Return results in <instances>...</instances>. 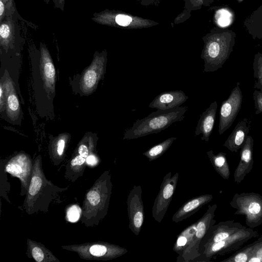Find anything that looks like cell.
<instances>
[{
	"instance_id": "obj_1",
	"label": "cell",
	"mask_w": 262,
	"mask_h": 262,
	"mask_svg": "<svg viewBox=\"0 0 262 262\" xmlns=\"http://www.w3.org/2000/svg\"><path fill=\"white\" fill-rule=\"evenodd\" d=\"M236 34L232 30L215 27L202 37L204 47L201 57L204 61V72L222 68L233 51Z\"/></svg>"
},
{
	"instance_id": "obj_2",
	"label": "cell",
	"mask_w": 262,
	"mask_h": 262,
	"mask_svg": "<svg viewBox=\"0 0 262 262\" xmlns=\"http://www.w3.org/2000/svg\"><path fill=\"white\" fill-rule=\"evenodd\" d=\"M187 107L162 110H157L142 119H138L133 126L126 130L123 139L132 140L165 129L173 123L182 121Z\"/></svg>"
},
{
	"instance_id": "obj_3",
	"label": "cell",
	"mask_w": 262,
	"mask_h": 262,
	"mask_svg": "<svg viewBox=\"0 0 262 262\" xmlns=\"http://www.w3.org/2000/svg\"><path fill=\"white\" fill-rule=\"evenodd\" d=\"M258 233L250 227L244 226L227 238L206 246L194 262H210L215 256L222 255L238 250L247 241L256 237Z\"/></svg>"
},
{
	"instance_id": "obj_4",
	"label": "cell",
	"mask_w": 262,
	"mask_h": 262,
	"mask_svg": "<svg viewBox=\"0 0 262 262\" xmlns=\"http://www.w3.org/2000/svg\"><path fill=\"white\" fill-rule=\"evenodd\" d=\"M234 215L245 216L246 224L254 228L262 224V195L255 192L236 193L229 203Z\"/></svg>"
},
{
	"instance_id": "obj_5",
	"label": "cell",
	"mask_w": 262,
	"mask_h": 262,
	"mask_svg": "<svg viewBox=\"0 0 262 262\" xmlns=\"http://www.w3.org/2000/svg\"><path fill=\"white\" fill-rule=\"evenodd\" d=\"M217 205H209L204 214L196 221L194 234L189 245L178 255L177 262H194L199 256V247L210 228L215 224L214 219Z\"/></svg>"
},
{
	"instance_id": "obj_6",
	"label": "cell",
	"mask_w": 262,
	"mask_h": 262,
	"mask_svg": "<svg viewBox=\"0 0 262 262\" xmlns=\"http://www.w3.org/2000/svg\"><path fill=\"white\" fill-rule=\"evenodd\" d=\"M94 19L100 24L125 29H143L159 24L154 20L124 12L108 10L96 14Z\"/></svg>"
},
{
	"instance_id": "obj_7",
	"label": "cell",
	"mask_w": 262,
	"mask_h": 262,
	"mask_svg": "<svg viewBox=\"0 0 262 262\" xmlns=\"http://www.w3.org/2000/svg\"><path fill=\"white\" fill-rule=\"evenodd\" d=\"M179 177L178 172L171 176V172H168L163 179L152 208V217L158 223H161L165 216L174 193Z\"/></svg>"
},
{
	"instance_id": "obj_8",
	"label": "cell",
	"mask_w": 262,
	"mask_h": 262,
	"mask_svg": "<svg viewBox=\"0 0 262 262\" xmlns=\"http://www.w3.org/2000/svg\"><path fill=\"white\" fill-rule=\"evenodd\" d=\"M242 101L243 94L238 82L228 98L221 105L218 129L220 135L223 134L232 125L241 110Z\"/></svg>"
},
{
	"instance_id": "obj_9",
	"label": "cell",
	"mask_w": 262,
	"mask_h": 262,
	"mask_svg": "<svg viewBox=\"0 0 262 262\" xmlns=\"http://www.w3.org/2000/svg\"><path fill=\"white\" fill-rule=\"evenodd\" d=\"M71 249L78 252L83 258L103 260L116 258L128 252L126 249L118 245L102 242L73 246Z\"/></svg>"
},
{
	"instance_id": "obj_10",
	"label": "cell",
	"mask_w": 262,
	"mask_h": 262,
	"mask_svg": "<svg viewBox=\"0 0 262 262\" xmlns=\"http://www.w3.org/2000/svg\"><path fill=\"white\" fill-rule=\"evenodd\" d=\"M142 190L140 185H134L127 199V210L129 228L136 235L141 230L144 218L142 200Z\"/></svg>"
},
{
	"instance_id": "obj_11",
	"label": "cell",
	"mask_w": 262,
	"mask_h": 262,
	"mask_svg": "<svg viewBox=\"0 0 262 262\" xmlns=\"http://www.w3.org/2000/svg\"><path fill=\"white\" fill-rule=\"evenodd\" d=\"M244 227L240 223L233 220L222 221L212 226L200 244V255L209 245L220 242L230 236ZM199 255V256H200Z\"/></svg>"
},
{
	"instance_id": "obj_12",
	"label": "cell",
	"mask_w": 262,
	"mask_h": 262,
	"mask_svg": "<svg viewBox=\"0 0 262 262\" xmlns=\"http://www.w3.org/2000/svg\"><path fill=\"white\" fill-rule=\"evenodd\" d=\"M253 145L254 140L252 136H248L240 149V160L234 173V180L236 184H239L252 169Z\"/></svg>"
},
{
	"instance_id": "obj_13",
	"label": "cell",
	"mask_w": 262,
	"mask_h": 262,
	"mask_svg": "<svg viewBox=\"0 0 262 262\" xmlns=\"http://www.w3.org/2000/svg\"><path fill=\"white\" fill-rule=\"evenodd\" d=\"M188 97L181 90L164 92L149 103V107L157 110H169L180 107Z\"/></svg>"
},
{
	"instance_id": "obj_14",
	"label": "cell",
	"mask_w": 262,
	"mask_h": 262,
	"mask_svg": "<svg viewBox=\"0 0 262 262\" xmlns=\"http://www.w3.org/2000/svg\"><path fill=\"white\" fill-rule=\"evenodd\" d=\"M213 195L210 194H202L193 198L183 204L173 215V223H179L197 212L204 205L211 202Z\"/></svg>"
},
{
	"instance_id": "obj_15",
	"label": "cell",
	"mask_w": 262,
	"mask_h": 262,
	"mask_svg": "<svg viewBox=\"0 0 262 262\" xmlns=\"http://www.w3.org/2000/svg\"><path fill=\"white\" fill-rule=\"evenodd\" d=\"M217 108V101H214L200 116L195 128V135L202 134V140L207 142L209 140L215 120Z\"/></svg>"
},
{
	"instance_id": "obj_16",
	"label": "cell",
	"mask_w": 262,
	"mask_h": 262,
	"mask_svg": "<svg viewBox=\"0 0 262 262\" xmlns=\"http://www.w3.org/2000/svg\"><path fill=\"white\" fill-rule=\"evenodd\" d=\"M247 119L244 118L239 121L223 145L231 152H236L246 141L249 132Z\"/></svg>"
},
{
	"instance_id": "obj_17",
	"label": "cell",
	"mask_w": 262,
	"mask_h": 262,
	"mask_svg": "<svg viewBox=\"0 0 262 262\" xmlns=\"http://www.w3.org/2000/svg\"><path fill=\"white\" fill-rule=\"evenodd\" d=\"M6 171L14 176L18 177L25 185H27L31 173V164L25 156L15 157L6 166Z\"/></svg>"
},
{
	"instance_id": "obj_18",
	"label": "cell",
	"mask_w": 262,
	"mask_h": 262,
	"mask_svg": "<svg viewBox=\"0 0 262 262\" xmlns=\"http://www.w3.org/2000/svg\"><path fill=\"white\" fill-rule=\"evenodd\" d=\"M207 155L215 171L224 179L228 180L230 177V172L226 154L220 152L215 155L211 150L207 152Z\"/></svg>"
},
{
	"instance_id": "obj_19",
	"label": "cell",
	"mask_w": 262,
	"mask_h": 262,
	"mask_svg": "<svg viewBox=\"0 0 262 262\" xmlns=\"http://www.w3.org/2000/svg\"><path fill=\"white\" fill-rule=\"evenodd\" d=\"M104 62V57L100 58L97 66L93 64L84 73L82 78V83L85 90L92 89L98 81V80L103 73Z\"/></svg>"
},
{
	"instance_id": "obj_20",
	"label": "cell",
	"mask_w": 262,
	"mask_h": 262,
	"mask_svg": "<svg viewBox=\"0 0 262 262\" xmlns=\"http://www.w3.org/2000/svg\"><path fill=\"white\" fill-rule=\"evenodd\" d=\"M196 222L184 229L178 236L173 245V250L178 255L182 253L189 245L195 232Z\"/></svg>"
},
{
	"instance_id": "obj_21",
	"label": "cell",
	"mask_w": 262,
	"mask_h": 262,
	"mask_svg": "<svg viewBox=\"0 0 262 262\" xmlns=\"http://www.w3.org/2000/svg\"><path fill=\"white\" fill-rule=\"evenodd\" d=\"M214 0H184L185 5L184 10L174 19L177 24L183 22L190 16V12L201 9L202 6H209Z\"/></svg>"
},
{
	"instance_id": "obj_22",
	"label": "cell",
	"mask_w": 262,
	"mask_h": 262,
	"mask_svg": "<svg viewBox=\"0 0 262 262\" xmlns=\"http://www.w3.org/2000/svg\"><path fill=\"white\" fill-rule=\"evenodd\" d=\"M177 139L172 137L167 139L162 142L151 147L147 151L143 153L149 161L156 160L163 155L170 147L173 142Z\"/></svg>"
},
{
	"instance_id": "obj_23",
	"label": "cell",
	"mask_w": 262,
	"mask_h": 262,
	"mask_svg": "<svg viewBox=\"0 0 262 262\" xmlns=\"http://www.w3.org/2000/svg\"><path fill=\"white\" fill-rule=\"evenodd\" d=\"M256 240L238 250L228 258L222 260V262H248L252 255Z\"/></svg>"
},
{
	"instance_id": "obj_24",
	"label": "cell",
	"mask_w": 262,
	"mask_h": 262,
	"mask_svg": "<svg viewBox=\"0 0 262 262\" xmlns=\"http://www.w3.org/2000/svg\"><path fill=\"white\" fill-rule=\"evenodd\" d=\"M31 251L33 258L37 262L57 260L52 253L43 246L32 243L31 245Z\"/></svg>"
},
{
	"instance_id": "obj_25",
	"label": "cell",
	"mask_w": 262,
	"mask_h": 262,
	"mask_svg": "<svg viewBox=\"0 0 262 262\" xmlns=\"http://www.w3.org/2000/svg\"><path fill=\"white\" fill-rule=\"evenodd\" d=\"M253 76L255 79L254 88L262 92V53L255 54L253 62Z\"/></svg>"
},
{
	"instance_id": "obj_26",
	"label": "cell",
	"mask_w": 262,
	"mask_h": 262,
	"mask_svg": "<svg viewBox=\"0 0 262 262\" xmlns=\"http://www.w3.org/2000/svg\"><path fill=\"white\" fill-rule=\"evenodd\" d=\"M34 169L36 172H33L32 175L28 190V199H32L38 194V192L41 190V187L43 185V180L41 175V173H37L36 166H35Z\"/></svg>"
},
{
	"instance_id": "obj_27",
	"label": "cell",
	"mask_w": 262,
	"mask_h": 262,
	"mask_svg": "<svg viewBox=\"0 0 262 262\" xmlns=\"http://www.w3.org/2000/svg\"><path fill=\"white\" fill-rule=\"evenodd\" d=\"M10 19H6L1 22L0 27V36L1 41H8L11 36L12 35V29L10 21Z\"/></svg>"
},
{
	"instance_id": "obj_28",
	"label": "cell",
	"mask_w": 262,
	"mask_h": 262,
	"mask_svg": "<svg viewBox=\"0 0 262 262\" xmlns=\"http://www.w3.org/2000/svg\"><path fill=\"white\" fill-rule=\"evenodd\" d=\"M248 262H262V237L256 240L252 255Z\"/></svg>"
},
{
	"instance_id": "obj_29",
	"label": "cell",
	"mask_w": 262,
	"mask_h": 262,
	"mask_svg": "<svg viewBox=\"0 0 262 262\" xmlns=\"http://www.w3.org/2000/svg\"><path fill=\"white\" fill-rule=\"evenodd\" d=\"M81 209L80 207L76 205L71 206L67 211V218L71 222H77L81 214Z\"/></svg>"
},
{
	"instance_id": "obj_30",
	"label": "cell",
	"mask_w": 262,
	"mask_h": 262,
	"mask_svg": "<svg viewBox=\"0 0 262 262\" xmlns=\"http://www.w3.org/2000/svg\"><path fill=\"white\" fill-rule=\"evenodd\" d=\"M253 98L254 102V107L255 108L256 115L262 113V92L258 90H254L253 93Z\"/></svg>"
},
{
	"instance_id": "obj_31",
	"label": "cell",
	"mask_w": 262,
	"mask_h": 262,
	"mask_svg": "<svg viewBox=\"0 0 262 262\" xmlns=\"http://www.w3.org/2000/svg\"><path fill=\"white\" fill-rule=\"evenodd\" d=\"M44 73L47 79L53 82L55 75L54 66L50 61H47L43 64Z\"/></svg>"
},
{
	"instance_id": "obj_32",
	"label": "cell",
	"mask_w": 262,
	"mask_h": 262,
	"mask_svg": "<svg viewBox=\"0 0 262 262\" xmlns=\"http://www.w3.org/2000/svg\"><path fill=\"white\" fill-rule=\"evenodd\" d=\"M7 102L9 108L13 111H16L19 107L18 99L14 94L10 95L8 96Z\"/></svg>"
},
{
	"instance_id": "obj_33",
	"label": "cell",
	"mask_w": 262,
	"mask_h": 262,
	"mask_svg": "<svg viewBox=\"0 0 262 262\" xmlns=\"http://www.w3.org/2000/svg\"><path fill=\"white\" fill-rule=\"evenodd\" d=\"M6 7V17L10 16L15 10L13 0H3Z\"/></svg>"
},
{
	"instance_id": "obj_34",
	"label": "cell",
	"mask_w": 262,
	"mask_h": 262,
	"mask_svg": "<svg viewBox=\"0 0 262 262\" xmlns=\"http://www.w3.org/2000/svg\"><path fill=\"white\" fill-rule=\"evenodd\" d=\"M142 6H158L162 0H136Z\"/></svg>"
},
{
	"instance_id": "obj_35",
	"label": "cell",
	"mask_w": 262,
	"mask_h": 262,
	"mask_svg": "<svg viewBox=\"0 0 262 262\" xmlns=\"http://www.w3.org/2000/svg\"><path fill=\"white\" fill-rule=\"evenodd\" d=\"M85 158L81 157L80 155L75 157L71 161L72 166H79L82 165L85 161Z\"/></svg>"
},
{
	"instance_id": "obj_36",
	"label": "cell",
	"mask_w": 262,
	"mask_h": 262,
	"mask_svg": "<svg viewBox=\"0 0 262 262\" xmlns=\"http://www.w3.org/2000/svg\"><path fill=\"white\" fill-rule=\"evenodd\" d=\"M78 152L81 157L86 158L89 155V151L87 147L83 144L80 145L78 148Z\"/></svg>"
},
{
	"instance_id": "obj_37",
	"label": "cell",
	"mask_w": 262,
	"mask_h": 262,
	"mask_svg": "<svg viewBox=\"0 0 262 262\" xmlns=\"http://www.w3.org/2000/svg\"><path fill=\"white\" fill-rule=\"evenodd\" d=\"M44 1L48 4L50 0H44ZM53 1L55 8H59L61 10H63L65 0H53Z\"/></svg>"
},
{
	"instance_id": "obj_38",
	"label": "cell",
	"mask_w": 262,
	"mask_h": 262,
	"mask_svg": "<svg viewBox=\"0 0 262 262\" xmlns=\"http://www.w3.org/2000/svg\"><path fill=\"white\" fill-rule=\"evenodd\" d=\"M65 142L63 139H60L57 143V151L59 156L62 155L64 148Z\"/></svg>"
},
{
	"instance_id": "obj_39",
	"label": "cell",
	"mask_w": 262,
	"mask_h": 262,
	"mask_svg": "<svg viewBox=\"0 0 262 262\" xmlns=\"http://www.w3.org/2000/svg\"><path fill=\"white\" fill-rule=\"evenodd\" d=\"M6 16V7L3 0H0V20H3V18Z\"/></svg>"
},
{
	"instance_id": "obj_40",
	"label": "cell",
	"mask_w": 262,
	"mask_h": 262,
	"mask_svg": "<svg viewBox=\"0 0 262 262\" xmlns=\"http://www.w3.org/2000/svg\"><path fill=\"white\" fill-rule=\"evenodd\" d=\"M87 163L90 165H94L97 164V160L96 157L93 155L88 156L86 158Z\"/></svg>"
},
{
	"instance_id": "obj_41",
	"label": "cell",
	"mask_w": 262,
	"mask_h": 262,
	"mask_svg": "<svg viewBox=\"0 0 262 262\" xmlns=\"http://www.w3.org/2000/svg\"><path fill=\"white\" fill-rule=\"evenodd\" d=\"M2 94H3V91H2V86H1V95H0L1 98H2Z\"/></svg>"
},
{
	"instance_id": "obj_42",
	"label": "cell",
	"mask_w": 262,
	"mask_h": 262,
	"mask_svg": "<svg viewBox=\"0 0 262 262\" xmlns=\"http://www.w3.org/2000/svg\"><path fill=\"white\" fill-rule=\"evenodd\" d=\"M239 3H241L242 2H243L244 0H237Z\"/></svg>"
}]
</instances>
